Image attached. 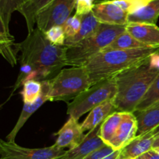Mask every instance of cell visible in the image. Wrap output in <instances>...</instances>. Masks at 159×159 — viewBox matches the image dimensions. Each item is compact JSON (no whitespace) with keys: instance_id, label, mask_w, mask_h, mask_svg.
Masks as SVG:
<instances>
[{"instance_id":"ffe728a7","label":"cell","mask_w":159,"mask_h":159,"mask_svg":"<svg viewBox=\"0 0 159 159\" xmlns=\"http://www.w3.org/2000/svg\"><path fill=\"white\" fill-rule=\"evenodd\" d=\"M52 0H30L18 10L24 17L27 26L28 34L34 31L37 16Z\"/></svg>"},{"instance_id":"4316f807","label":"cell","mask_w":159,"mask_h":159,"mask_svg":"<svg viewBox=\"0 0 159 159\" xmlns=\"http://www.w3.org/2000/svg\"><path fill=\"white\" fill-rule=\"evenodd\" d=\"M113 2L129 16L146 6L150 0H113Z\"/></svg>"},{"instance_id":"d590c367","label":"cell","mask_w":159,"mask_h":159,"mask_svg":"<svg viewBox=\"0 0 159 159\" xmlns=\"http://www.w3.org/2000/svg\"><path fill=\"white\" fill-rule=\"evenodd\" d=\"M153 149L155 151V152H157V153L159 154V147L158 148H153Z\"/></svg>"},{"instance_id":"8d00e7d4","label":"cell","mask_w":159,"mask_h":159,"mask_svg":"<svg viewBox=\"0 0 159 159\" xmlns=\"http://www.w3.org/2000/svg\"><path fill=\"white\" fill-rule=\"evenodd\" d=\"M154 136H155V138H157V137H158L159 136V132H158V133L155 134L154 135Z\"/></svg>"},{"instance_id":"e0dca14e","label":"cell","mask_w":159,"mask_h":159,"mask_svg":"<svg viewBox=\"0 0 159 159\" xmlns=\"http://www.w3.org/2000/svg\"><path fill=\"white\" fill-rule=\"evenodd\" d=\"M155 136L152 131L144 134L138 135L132 141L121 150L122 158L135 159L148 151L152 149V145L155 141Z\"/></svg>"},{"instance_id":"30bf717a","label":"cell","mask_w":159,"mask_h":159,"mask_svg":"<svg viewBox=\"0 0 159 159\" xmlns=\"http://www.w3.org/2000/svg\"><path fill=\"white\" fill-rule=\"evenodd\" d=\"M138 120L134 113L124 112V117L116 134L108 145L114 151L122 150L138 135Z\"/></svg>"},{"instance_id":"74e56055","label":"cell","mask_w":159,"mask_h":159,"mask_svg":"<svg viewBox=\"0 0 159 159\" xmlns=\"http://www.w3.org/2000/svg\"><path fill=\"white\" fill-rule=\"evenodd\" d=\"M124 159H134V158H124Z\"/></svg>"},{"instance_id":"9a60e30c","label":"cell","mask_w":159,"mask_h":159,"mask_svg":"<svg viewBox=\"0 0 159 159\" xmlns=\"http://www.w3.org/2000/svg\"><path fill=\"white\" fill-rule=\"evenodd\" d=\"M117 111L115 106L114 99H110L102 102L99 106L93 108L89 112L85 120L81 125L83 131H90L98 126L101 125L102 122L113 112Z\"/></svg>"},{"instance_id":"3957f363","label":"cell","mask_w":159,"mask_h":159,"mask_svg":"<svg viewBox=\"0 0 159 159\" xmlns=\"http://www.w3.org/2000/svg\"><path fill=\"white\" fill-rule=\"evenodd\" d=\"M159 53V47L102 51L92 57L85 65L92 85L113 78Z\"/></svg>"},{"instance_id":"d4e9b609","label":"cell","mask_w":159,"mask_h":159,"mask_svg":"<svg viewBox=\"0 0 159 159\" xmlns=\"http://www.w3.org/2000/svg\"><path fill=\"white\" fill-rule=\"evenodd\" d=\"M17 54L14 40H9L0 36V55L2 56L12 66L16 65Z\"/></svg>"},{"instance_id":"7402d4cb","label":"cell","mask_w":159,"mask_h":159,"mask_svg":"<svg viewBox=\"0 0 159 159\" xmlns=\"http://www.w3.org/2000/svg\"><path fill=\"white\" fill-rule=\"evenodd\" d=\"M148 48V47L137 40L134 37L125 31L116 37L111 42V43H110L102 50V51H123V50L138 49V48Z\"/></svg>"},{"instance_id":"ba28073f","label":"cell","mask_w":159,"mask_h":159,"mask_svg":"<svg viewBox=\"0 0 159 159\" xmlns=\"http://www.w3.org/2000/svg\"><path fill=\"white\" fill-rule=\"evenodd\" d=\"M65 152L55 144L43 148H27L15 141L0 140V159H57Z\"/></svg>"},{"instance_id":"5b68a950","label":"cell","mask_w":159,"mask_h":159,"mask_svg":"<svg viewBox=\"0 0 159 159\" xmlns=\"http://www.w3.org/2000/svg\"><path fill=\"white\" fill-rule=\"evenodd\" d=\"M50 101L68 102L93 85L84 67H72L61 70L50 79Z\"/></svg>"},{"instance_id":"44dd1931","label":"cell","mask_w":159,"mask_h":159,"mask_svg":"<svg viewBox=\"0 0 159 159\" xmlns=\"http://www.w3.org/2000/svg\"><path fill=\"white\" fill-rule=\"evenodd\" d=\"M124 112H113L101 124L99 136L105 144H110L115 136L124 117Z\"/></svg>"},{"instance_id":"4dcf8cb0","label":"cell","mask_w":159,"mask_h":159,"mask_svg":"<svg viewBox=\"0 0 159 159\" xmlns=\"http://www.w3.org/2000/svg\"><path fill=\"white\" fill-rule=\"evenodd\" d=\"M95 0H76V15L84 16L93 10Z\"/></svg>"},{"instance_id":"4fadbf2b","label":"cell","mask_w":159,"mask_h":159,"mask_svg":"<svg viewBox=\"0 0 159 159\" xmlns=\"http://www.w3.org/2000/svg\"><path fill=\"white\" fill-rule=\"evenodd\" d=\"M42 84V93L40 97L34 103L31 104H26L23 103V110H22L21 113L20 115L18 120H17L16 124L14 126L12 130H11L10 133L6 136V141H11L13 142L15 141L16 137L17 134L19 133L22 127H23L27 120L43 105L44 102L47 101H50L49 98V93L50 89H51V85H50V79L49 80H44L41 81Z\"/></svg>"},{"instance_id":"d6986e66","label":"cell","mask_w":159,"mask_h":159,"mask_svg":"<svg viewBox=\"0 0 159 159\" xmlns=\"http://www.w3.org/2000/svg\"><path fill=\"white\" fill-rule=\"evenodd\" d=\"M159 17V0H150L141 9L128 16V23L156 24ZM127 23V24H128Z\"/></svg>"},{"instance_id":"8992f818","label":"cell","mask_w":159,"mask_h":159,"mask_svg":"<svg viewBox=\"0 0 159 159\" xmlns=\"http://www.w3.org/2000/svg\"><path fill=\"white\" fill-rule=\"evenodd\" d=\"M117 89L114 77L100 81L82 92L68 103L67 114L79 120V118L102 102L115 99Z\"/></svg>"},{"instance_id":"e575fe53","label":"cell","mask_w":159,"mask_h":159,"mask_svg":"<svg viewBox=\"0 0 159 159\" xmlns=\"http://www.w3.org/2000/svg\"><path fill=\"white\" fill-rule=\"evenodd\" d=\"M159 147V136L155 138V141L153 143V145H152V149L153 148H156Z\"/></svg>"},{"instance_id":"9c48e42d","label":"cell","mask_w":159,"mask_h":159,"mask_svg":"<svg viewBox=\"0 0 159 159\" xmlns=\"http://www.w3.org/2000/svg\"><path fill=\"white\" fill-rule=\"evenodd\" d=\"M92 12L101 24L127 26L128 14L113 0H104L94 3Z\"/></svg>"},{"instance_id":"277c9868","label":"cell","mask_w":159,"mask_h":159,"mask_svg":"<svg viewBox=\"0 0 159 159\" xmlns=\"http://www.w3.org/2000/svg\"><path fill=\"white\" fill-rule=\"evenodd\" d=\"M126 31V26L101 24L97 32L77 44L66 47L68 66L83 67L92 57L102 52L116 37Z\"/></svg>"},{"instance_id":"f1b7e54d","label":"cell","mask_w":159,"mask_h":159,"mask_svg":"<svg viewBox=\"0 0 159 159\" xmlns=\"http://www.w3.org/2000/svg\"><path fill=\"white\" fill-rule=\"evenodd\" d=\"M46 38L52 44L56 46H64L65 45L66 36L62 26H57L51 27L47 32L44 33Z\"/></svg>"},{"instance_id":"ac0fdd59","label":"cell","mask_w":159,"mask_h":159,"mask_svg":"<svg viewBox=\"0 0 159 159\" xmlns=\"http://www.w3.org/2000/svg\"><path fill=\"white\" fill-rule=\"evenodd\" d=\"M81 16H82V25H81L80 30L75 37L66 38L64 46H74L85 39L93 36L99 30L101 23H99L95 18L93 12H91L86 15Z\"/></svg>"},{"instance_id":"1f68e13d","label":"cell","mask_w":159,"mask_h":159,"mask_svg":"<svg viewBox=\"0 0 159 159\" xmlns=\"http://www.w3.org/2000/svg\"><path fill=\"white\" fill-rule=\"evenodd\" d=\"M0 36L5 37V38L9 39V40H14V37L9 32V29L6 27V26L5 25L1 15H0Z\"/></svg>"},{"instance_id":"d6a6232c","label":"cell","mask_w":159,"mask_h":159,"mask_svg":"<svg viewBox=\"0 0 159 159\" xmlns=\"http://www.w3.org/2000/svg\"><path fill=\"white\" fill-rule=\"evenodd\" d=\"M135 159H159V154L154 149H151Z\"/></svg>"},{"instance_id":"f546056e","label":"cell","mask_w":159,"mask_h":159,"mask_svg":"<svg viewBox=\"0 0 159 159\" xmlns=\"http://www.w3.org/2000/svg\"><path fill=\"white\" fill-rule=\"evenodd\" d=\"M115 151L113 150V148L110 147L108 144H105L102 147L96 149L91 154H89L85 159H103L111 155Z\"/></svg>"},{"instance_id":"5bb4252c","label":"cell","mask_w":159,"mask_h":159,"mask_svg":"<svg viewBox=\"0 0 159 159\" xmlns=\"http://www.w3.org/2000/svg\"><path fill=\"white\" fill-rule=\"evenodd\" d=\"M126 31L148 47H159V27L156 24L128 23Z\"/></svg>"},{"instance_id":"6da1fadb","label":"cell","mask_w":159,"mask_h":159,"mask_svg":"<svg viewBox=\"0 0 159 159\" xmlns=\"http://www.w3.org/2000/svg\"><path fill=\"white\" fill-rule=\"evenodd\" d=\"M20 53V71L11 96L28 80H49L61 68L67 66L66 47L52 44L44 33L36 28L24 40L15 43Z\"/></svg>"},{"instance_id":"cb8c5ba5","label":"cell","mask_w":159,"mask_h":159,"mask_svg":"<svg viewBox=\"0 0 159 159\" xmlns=\"http://www.w3.org/2000/svg\"><path fill=\"white\" fill-rule=\"evenodd\" d=\"M30 0H0V15L6 27L9 29L12 14L18 11L22 6Z\"/></svg>"},{"instance_id":"83f0119b","label":"cell","mask_w":159,"mask_h":159,"mask_svg":"<svg viewBox=\"0 0 159 159\" xmlns=\"http://www.w3.org/2000/svg\"><path fill=\"white\" fill-rule=\"evenodd\" d=\"M82 25V16L75 14L70 16L62 26L66 38L75 37L79 32Z\"/></svg>"},{"instance_id":"484cf974","label":"cell","mask_w":159,"mask_h":159,"mask_svg":"<svg viewBox=\"0 0 159 159\" xmlns=\"http://www.w3.org/2000/svg\"><path fill=\"white\" fill-rule=\"evenodd\" d=\"M158 101H159V75L155 79L141 102L138 104L135 111H141V110H145L146 108Z\"/></svg>"},{"instance_id":"7c38bea8","label":"cell","mask_w":159,"mask_h":159,"mask_svg":"<svg viewBox=\"0 0 159 159\" xmlns=\"http://www.w3.org/2000/svg\"><path fill=\"white\" fill-rule=\"evenodd\" d=\"M56 135L57 138L54 144L61 148H68L69 149L79 145L85 137L82 125L73 117H69Z\"/></svg>"},{"instance_id":"603a6c76","label":"cell","mask_w":159,"mask_h":159,"mask_svg":"<svg viewBox=\"0 0 159 159\" xmlns=\"http://www.w3.org/2000/svg\"><path fill=\"white\" fill-rule=\"evenodd\" d=\"M42 93L41 82L37 80H28L23 82V90L20 94L23 97V103H34Z\"/></svg>"},{"instance_id":"836d02e7","label":"cell","mask_w":159,"mask_h":159,"mask_svg":"<svg viewBox=\"0 0 159 159\" xmlns=\"http://www.w3.org/2000/svg\"><path fill=\"white\" fill-rule=\"evenodd\" d=\"M103 159H123L122 156H121V150L115 151L113 153H112L111 155Z\"/></svg>"},{"instance_id":"2e32d148","label":"cell","mask_w":159,"mask_h":159,"mask_svg":"<svg viewBox=\"0 0 159 159\" xmlns=\"http://www.w3.org/2000/svg\"><path fill=\"white\" fill-rule=\"evenodd\" d=\"M134 113L138 120V135L148 133L159 127V101L145 110Z\"/></svg>"},{"instance_id":"52a82bcc","label":"cell","mask_w":159,"mask_h":159,"mask_svg":"<svg viewBox=\"0 0 159 159\" xmlns=\"http://www.w3.org/2000/svg\"><path fill=\"white\" fill-rule=\"evenodd\" d=\"M76 7V0H52L37 16V28L43 33L51 27L63 26Z\"/></svg>"},{"instance_id":"8fae6325","label":"cell","mask_w":159,"mask_h":159,"mask_svg":"<svg viewBox=\"0 0 159 159\" xmlns=\"http://www.w3.org/2000/svg\"><path fill=\"white\" fill-rule=\"evenodd\" d=\"M99 131L100 125L89 131L79 145L68 149L57 159H85L89 154L105 144L99 136Z\"/></svg>"},{"instance_id":"7a4b0ae2","label":"cell","mask_w":159,"mask_h":159,"mask_svg":"<svg viewBox=\"0 0 159 159\" xmlns=\"http://www.w3.org/2000/svg\"><path fill=\"white\" fill-rule=\"evenodd\" d=\"M159 75V53L114 77L117 111L134 113L137 107Z\"/></svg>"}]
</instances>
